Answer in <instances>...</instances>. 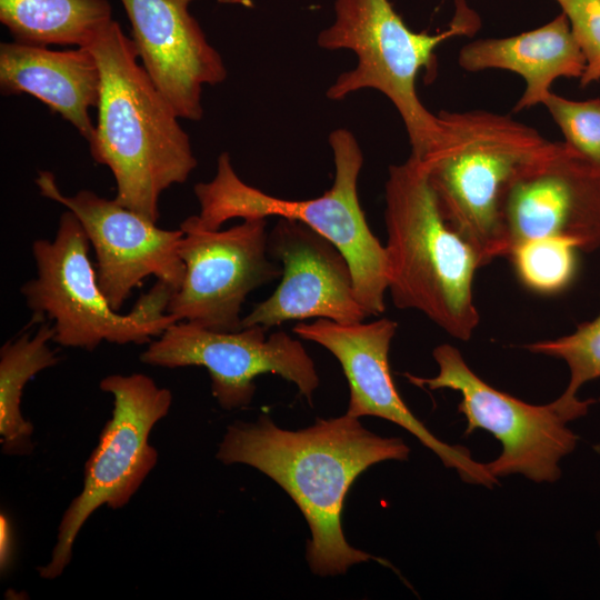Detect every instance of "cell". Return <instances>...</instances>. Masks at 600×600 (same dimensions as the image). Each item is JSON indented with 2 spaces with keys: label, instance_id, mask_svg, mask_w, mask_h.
Returning <instances> with one entry per match:
<instances>
[{
  "label": "cell",
  "instance_id": "26",
  "mask_svg": "<svg viewBox=\"0 0 600 600\" xmlns=\"http://www.w3.org/2000/svg\"><path fill=\"white\" fill-rule=\"evenodd\" d=\"M597 540H598V543H599V547H600V532L597 534Z\"/></svg>",
  "mask_w": 600,
  "mask_h": 600
},
{
  "label": "cell",
  "instance_id": "18",
  "mask_svg": "<svg viewBox=\"0 0 600 600\" xmlns=\"http://www.w3.org/2000/svg\"><path fill=\"white\" fill-rule=\"evenodd\" d=\"M459 64L467 71L502 69L521 76L526 89L513 110L543 103L558 78H581L586 59L564 13L542 27L507 38L472 41L461 48Z\"/></svg>",
  "mask_w": 600,
  "mask_h": 600
},
{
  "label": "cell",
  "instance_id": "10",
  "mask_svg": "<svg viewBox=\"0 0 600 600\" xmlns=\"http://www.w3.org/2000/svg\"><path fill=\"white\" fill-rule=\"evenodd\" d=\"M267 220L243 219L226 230H206L196 216L184 219L179 254L186 272L167 313L213 331L241 330L248 294L282 274L268 252Z\"/></svg>",
  "mask_w": 600,
  "mask_h": 600
},
{
  "label": "cell",
  "instance_id": "14",
  "mask_svg": "<svg viewBox=\"0 0 600 600\" xmlns=\"http://www.w3.org/2000/svg\"><path fill=\"white\" fill-rule=\"evenodd\" d=\"M507 257L518 244L560 238L600 247V168L566 142H551L519 170L503 204Z\"/></svg>",
  "mask_w": 600,
  "mask_h": 600
},
{
  "label": "cell",
  "instance_id": "24",
  "mask_svg": "<svg viewBox=\"0 0 600 600\" xmlns=\"http://www.w3.org/2000/svg\"><path fill=\"white\" fill-rule=\"evenodd\" d=\"M586 59L582 87L600 80V0H554Z\"/></svg>",
  "mask_w": 600,
  "mask_h": 600
},
{
  "label": "cell",
  "instance_id": "25",
  "mask_svg": "<svg viewBox=\"0 0 600 600\" xmlns=\"http://www.w3.org/2000/svg\"><path fill=\"white\" fill-rule=\"evenodd\" d=\"M0 541H1V547H0V562H1V569H6L8 567V563L10 561V554H11V551H10V548H11V541H12V538L10 536V528H9V523L6 519V517L1 516V522H0Z\"/></svg>",
  "mask_w": 600,
  "mask_h": 600
},
{
  "label": "cell",
  "instance_id": "2",
  "mask_svg": "<svg viewBox=\"0 0 600 600\" xmlns=\"http://www.w3.org/2000/svg\"><path fill=\"white\" fill-rule=\"evenodd\" d=\"M87 47L101 73L98 120L88 141L91 157L112 172L114 200L157 222L161 193L184 183L197 167L189 136L116 20Z\"/></svg>",
  "mask_w": 600,
  "mask_h": 600
},
{
  "label": "cell",
  "instance_id": "17",
  "mask_svg": "<svg viewBox=\"0 0 600 600\" xmlns=\"http://www.w3.org/2000/svg\"><path fill=\"white\" fill-rule=\"evenodd\" d=\"M0 90L27 93L69 121L89 141L94 126L90 109L98 108L101 73L88 47L51 50L16 41L0 44Z\"/></svg>",
  "mask_w": 600,
  "mask_h": 600
},
{
  "label": "cell",
  "instance_id": "12",
  "mask_svg": "<svg viewBox=\"0 0 600 600\" xmlns=\"http://www.w3.org/2000/svg\"><path fill=\"white\" fill-rule=\"evenodd\" d=\"M398 324L388 318L369 323H339L329 319L299 322L293 332L329 350L339 361L349 384L347 414L372 416L391 421L433 451L463 481L492 488L498 479L486 463L477 462L460 446L439 440L410 411L397 390L389 364V350Z\"/></svg>",
  "mask_w": 600,
  "mask_h": 600
},
{
  "label": "cell",
  "instance_id": "7",
  "mask_svg": "<svg viewBox=\"0 0 600 600\" xmlns=\"http://www.w3.org/2000/svg\"><path fill=\"white\" fill-rule=\"evenodd\" d=\"M90 241L78 218L64 211L53 240L32 244L37 277L21 288L34 321L47 317L53 341L62 347L94 350L102 341L150 343L178 322L167 313L174 290L162 281L142 294L128 314L113 310L89 259Z\"/></svg>",
  "mask_w": 600,
  "mask_h": 600
},
{
  "label": "cell",
  "instance_id": "20",
  "mask_svg": "<svg viewBox=\"0 0 600 600\" xmlns=\"http://www.w3.org/2000/svg\"><path fill=\"white\" fill-rule=\"evenodd\" d=\"M52 324L42 323L34 333L23 332L6 342L0 350V442L10 456L32 451L33 426L21 412L23 389L40 371L59 362L53 341Z\"/></svg>",
  "mask_w": 600,
  "mask_h": 600
},
{
  "label": "cell",
  "instance_id": "11",
  "mask_svg": "<svg viewBox=\"0 0 600 600\" xmlns=\"http://www.w3.org/2000/svg\"><path fill=\"white\" fill-rule=\"evenodd\" d=\"M267 331L253 326L222 332L178 321L150 342L140 360L163 368L204 367L211 392L226 410L247 407L256 392L254 379L264 373L294 383L311 403L320 381L313 360L288 333L278 331L267 337Z\"/></svg>",
  "mask_w": 600,
  "mask_h": 600
},
{
  "label": "cell",
  "instance_id": "19",
  "mask_svg": "<svg viewBox=\"0 0 600 600\" xmlns=\"http://www.w3.org/2000/svg\"><path fill=\"white\" fill-rule=\"evenodd\" d=\"M112 20L108 0H0V21L13 41L87 47Z\"/></svg>",
  "mask_w": 600,
  "mask_h": 600
},
{
  "label": "cell",
  "instance_id": "21",
  "mask_svg": "<svg viewBox=\"0 0 600 600\" xmlns=\"http://www.w3.org/2000/svg\"><path fill=\"white\" fill-rule=\"evenodd\" d=\"M577 247L560 238L524 241L509 253L520 281L530 290L554 293L563 290L576 273Z\"/></svg>",
  "mask_w": 600,
  "mask_h": 600
},
{
  "label": "cell",
  "instance_id": "8",
  "mask_svg": "<svg viewBox=\"0 0 600 600\" xmlns=\"http://www.w3.org/2000/svg\"><path fill=\"white\" fill-rule=\"evenodd\" d=\"M432 354L439 367L436 377L403 376L419 388L460 393L458 410L467 420L464 434L483 429L502 446L499 457L486 463L492 476L522 474L534 482H554L561 477L559 462L578 440L567 423L584 416L593 400L572 403L559 397L548 404H530L483 381L457 348L443 343Z\"/></svg>",
  "mask_w": 600,
  "mask_h": 600
},
{
  "label": "cell",
  "instance_id": "4",
  "mask_svg": "<svg viewBox=\"0 0 600 600\" xmlns=\"http://www.w3.org/2000/svg\"><path fill=\"white\" fill-rule=\"evenodd\" d=\"M479 27V16L466 0H456L448 28L436 34L409 29L389 0H334V19L317 43L324 50L352 51L357 64L342 72L326 96L339 101L363 89L384 94L403 121L410 156L423 160L448 143L450 127L441 111L433 114L419 99L418 76L436 70L434 52L442 42L472 36Z\"/></svg>",
  "mask_w": 600,
  "mask_h": 600
},
{
  "label": "cell",
  "instance_id": "6",
  "mask_svg": "<svg viewBox=\"0 0 600 600\" xmlns=\"http://www.w3.org/2000/svg\"><path fill=\"white\" fill-rule=\"evenodd\" d=\"M441 112L449 122L450 139L419 161L443 219L486 266L507 257L502 212L512 180L551 141L509 116L482 110Z\"/></svg>",
  "mask_w": 600,
  "mask_h": 600
},
{
  "label": "cell",
  "instance_id": "13",
  "mask_svg": "<svg viewBox=\"0 0 600 600\" xmlns=\"http://www.w3.org/2000/svg\"><path fill=\"white\" fill-rule=\"evenodd\" d=\"M36 184L41 196L62 204L80 221L96 252L98 283L113 310L119 311L149 276L174 291L180 288L186 272L179 254L181 228H159L114 199L90 190L64 196L49 171H40Z\"/></svg>",
  "mask_w": 600,
  "mask_h": 600
},
{
  "label": "cell",
  "instance_id": "23",
  "mask_svg": "<svg viewBox=\"0 0 600 600\" xmlns=\"http://www.w3.org/2000/svg\"><path fill=\"white\" fill-rule=\"evenodd\" d=\"M566 143L600 168V99L576 101L550 92L543 103Z\"/></svg>",
  "mask_w": 600,
  "mask_h": 600
},
{
  "label": "cell",
  "instance_id": "9",
  "mask_svg": "<svg viewBox=\"0 0 600 600\" xmlns=\"http://www.w3.org/2000/svg\"><path fill=\"white\" fill-rule=\"evenodd\" d=\"M100 389L113 398L112 416L84 467L83 487L64 511L43 579L59 577L72 558L76 538L101 506L124 507L154 468L158 452L149 442L153 427L171 407L172 393L142 373L110 374Z\"/></svg>",
  "mask_w": 600,
  "mask_h": 600
},
{
  "label": "cell",
  "instance_id": "1",
  "mask_svg": "<svg viewBox=\"0 0 600 600\" xmlns=\"http://www.w3.org/2000/svg\"><path fill=\"white\" fill-rule=\"evenodd\" d=\"M410 448L400 438L367 430L359 418L317 419L297 431L279 428L269 417L227 427L217 458L224 464L253 467L277 482L296 502L309 526L306 558L320 577L346 573L371 560L389 563L347 541L341 516L346 496L369 467L406 461Z\"/></svg>",
  "mask_w": 600,
  "mask_h": 600
},
{
  "label": "cell",
  "instance_id": "15",
  "mask_svg": "<svg viewBox=\"0 0 600 600\" xmlns=\"http://www.w3.org/2000/svg\"><path fill=\"white\" fill-rule=\"evenodd\" d=\"M268 252L281 263V281L242 319V328L269 330L289 320L311 318L347 324L369 317L357 298L347 258L313 229L279 218L268 234Z\"/></svg>",
  "mask_w": 600,
  "mask_h": 600
},
{
  "label": "cell",
  "instance_id": "3",
  "mask_svg": "<svg viewBox=\"0 0 600 600\" xmlns=\"http://www.w3.org/2000/svg\"><path fill=\"white\" fill-rule=\"evenodd\" d=\"M386 250L393 304L413 309L467 341L479 323L473 299L477 251L443 219L423 164L410 156L389 167Z\"/></svg>",
  "mask_w": 600,
  "mask_h": 600
},
{
  "label": "cell",
  "instance_id": "22",
  "mask_svg": "<svg viewBox=\"0 0 600 600\" xmlns=\"http://www.w3.org/2000/svg\"><path fill=\"white\" fill-rule=\"evenodd\" d=\"M524 348L532 353L563 360L570 379L560 397L570 402L579 401L577 393L581 386L600 378V314L579 324L568 336L537 341Z\"/></svg>",
  "mask_w": 600,
  "mask_h": 600
},
{
  "label": "cell",
  "instance_id": "5",
  "mask_svg": "<svg viewBox=\"0 0 600 600\" xmlns=\"http://www.w3.org/2000/svg\"><path fill=\"white\" fill-rule=\"evenodd\" d=\"M329 144L334 163L332 186L322 196L307 200L278 198L246 183L234 171L230 154L220 153L212 180L193 188L200 207L196 219L206 230H219L234 218L277 217L302 222L343 253L359 302L368 316H379L386 310L389 263L386 247L372 233L358 197L362 150L346 128L333 130Z\"/></svg>",
  "mask_w": 600,
  "mask_h": 600
},
{
  "label": "cell",
  "instance_id": "16",
  "mask_svg": "<svg viewBox=\"0 0 600 600\" xmlns=\"http://www.w3.org/2000/svg\"><path fill=\"white\" fill-rule=\"evenodd\" d=\"M143 68L180 118L203 117L204 86L227 78L220 53L189 12L193 0H120Z\"/></svg>",
  "mask_w": 600,
  "mask_h": 600
}]
</instances>
